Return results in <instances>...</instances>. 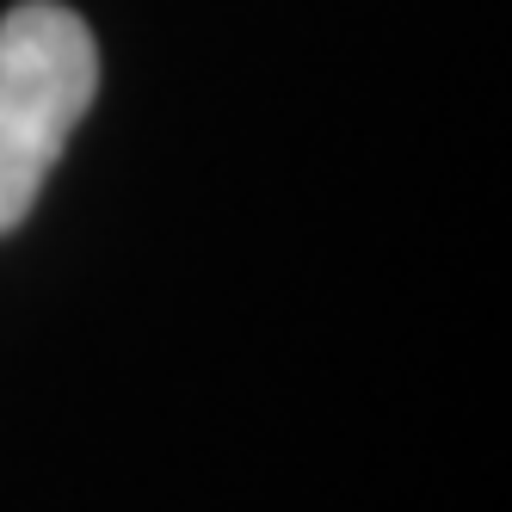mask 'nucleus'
I'll use <instances>...</instances> for the list:
<instances>
[{
    "label": "nucleus",
    "instance_id": "1",
    "mask_svg": "<svg viewBox=\"0 0 512 512\" xmlns=\"http://www.w3.org/2000/svg\"><path fill=\"white\" fill-rule=\"evenodd\" d=\"M93 93L99 50L68 7L25 0L0 19V235L19 229L38 204Z\"/></svg>",
    "mask_w": 512,
    "mask_h": 512
}]
</instances>
